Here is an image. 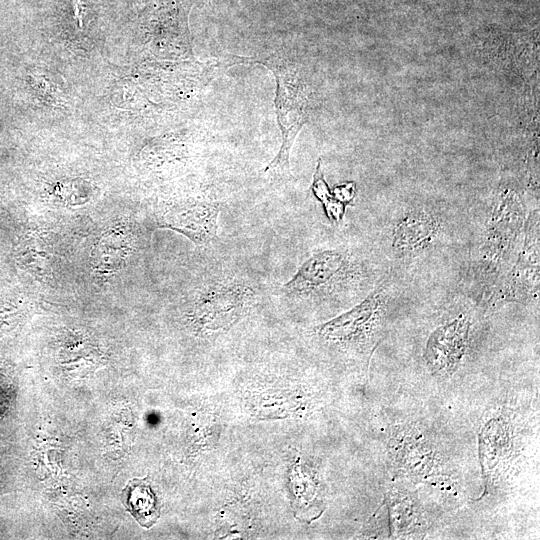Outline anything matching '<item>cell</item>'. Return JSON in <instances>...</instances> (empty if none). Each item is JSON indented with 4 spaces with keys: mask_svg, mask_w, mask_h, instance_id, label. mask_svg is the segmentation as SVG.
Wrapping results in <instances>:
<instances>
[{
    "mask_svg": "<svg viewBox=\"0 0 540 540\" xmlns=\"http://www.w3.org/2000/svg\"><path fill=\"white\" fill-rule=\"evenodd\" d=\"M257 296L256 287L244 278L212 279L194 295L190 307L192 322L205 333L227 329L247 313Z\"/></svg>",
    "mask_w": 540,
    "mask_h": 540,
    "instance_id": "5",
    "label": "cell"
},
{
    "mask_svg": "<svg viewBox=\"0 0 540 540\" xmlns=\"http://www.w3.org/2000/svg\"><path fill=\"white\" fill-rule=\"evenodd\" d=\"M123 501L140 525L151 527L159 517L157 498L144 481L133 480L123 491Z\"/></svg>",
    "mask_w": 540,
    "mask_h": 540,
    "instance_id": "11",
    "label": "cell"
},
{
    "mask_svg": "<svg viewBox=\"0 0 540 540\" xmlns=\"http://www.w3.org/2000/svg\"><path fill=\"white\" fill-rule=\"evenodd\" d=\"M363 260L341 248L313 252L283 285L282 293L292 299H327L361 291L377 283Z\"/></svg>",
    "mask_w": 540,
    "mask_h": 540,
    "instance_id": "3",
    "label": "cell"
},
{
    "mask_svg": "<svg viewBox=\"0 0 540 540\" xmlns=\"http://www.w3.org/2000/svg\"><path fill=\"white\" fill-rule=\"evenodd\" d=\"M389 279L381 278L350 310L319 325L318 336L342 348L369 350L377 342L393 294Z\"/></svg>",
    "mask_w": 540,
    "mask_h": 540,
    "instance_id": "4",
    "label": "cell"
},
{
    "mask_svg": "<svg viewBox=\"0 0 540 540\" xmlns=\"http://www.w3.org/2000/svg\"><path fill=\"white\" fill-rule=\"evenodd\" d=\"M246 63L266 66L276 79L275 108L282 142L265 172L276 176L287 175L290 173L291 148L298 133L309 121L313 108V91L305 65L296 51L288 48L257 57L232 56L230 65Z\"/></svg>",
    "mask_w": 540,
    "mask_h": 540,
    "instance_id": "1",
    "label": "cell"
},
{
    "mask_svg": "<svg viewBox=\"0 0 540 540\" xmlns=\"http://www.w3.org/2000/svg\"><path fill=\"white\" fill-rule=\"evenodd\" d=\"M527 217L523 202L511 192L500 194L487 213L475 263L478 290L487 299L517 252Z\"/></svg>",
    "mask_w": 540,
    "mask_h": 540,
    "instance_id": "2",
    "label": "cell"
},
{
    "mask_svg": "<svg viewBox=\"0 0 540 540\" xmlns=\"http://www.w3.org/2000/svg\"><path fill=\"white\" fill-rule=\"evenodd\" d=\"M521 246L513 265L494 288L489 301L496 303L523 302L539 294V212L527 217Z\"/></svg>",
    "mask_w": 540,
    "mask_h": 540,
    "instance_id": "6",
    "label": "cell"
},
{
    "mask_svg": "<svg viewBox=\"0 0 540 540\" xmlns=\"http://www.w3.org/2000/svg\"><path fill=\"white\" fill-rule=\"evenodd\" d=\"M23 247L20 257L27 267L39 274H46L51 263V253L45 242L38 237L30 238Z\"/></svg>",
    "mask_w": 540,
    "mask_h": 540,
    "instance_id": "13",
    "label": "cell"
},
{
    "mask_svg": "<svg viewBox=\"0 0 540 540\" xmlns=\"http://www.w3.org/2000/svg\"><path fill=\"white\" fill-rule=\"evenodd\" d=\"M471 317L460 311L438 325L430 334L425 359L439 372H453L464 358L469 346Z\"/></svg>",
    "mask_w": 540,
    "mask_h": 540,
    "instance_id": "9",
    "label": "cell"
},
{
    "mask_svg": "<svg viewBox=\"0 0 540 540\" xmlns=\"http://www.w3.org/2000/svg\"><path fill=\"white\" fill-rule=\"evenodd\" d=\"M441 212L427 206H411L400 212L389 231L392 253L401 259L414 258L440 243L445 224Z\"/></svg>",
    "mask_w": 540,
    "mask_h": 540,
    "instance_id": "7",
    "label": "cell"
},
{
    "mask_svg": "<svg viewBox=\"0 0 540 540\" xmlns=\"http://www.w3.org/2000/svg\"><path fill=\"white\" fill-rule=\"evenodd\" d=\"M133 247L134 237L129 229L109 230L101 237L93 252L95 268L106 273L115 271L131 255Z\"/></svg>",
    "mask_w": 540,
    "mask_h": 540,
    "instance_id": "10",
    "label": "cell"
},
{
    "mask_svg": "<svg viewBox=\"0 0 540 540\" xmlns=\"http://www.w3.org/2000/svg\"><path fill=\"white\" fill-rule=\"evenodd\" d=\"M333 196L345 205L352 202L356 194V186L353 182H345L336 186L332 192Z\"/></svg>",
    "mask_w": 540,
    "mask_h": 540,
    "instance_id": "14",
    "label": "cell"
},
{
    "mask_svg": "<svg viewBox=\"0 0 540 540\" xmlns=\"http://www.w3.org/2000/svg\"><path fill=\"white\" fill-rule=\"evenodd\" d=\"M220 203L192 199L165 206L157 214V224L186 236L197 246H208L218 239Z\"/></svg>",
    "mask_w": 540,
    "mask_h": 540,
    "instance_id": "8",
    "label": "cell"
},
{
    "mask_svg": "<svg viewBox=\"0 0 540 540\" xmlns=\"http://www.w3.org/2000/svg\"><path fill=\"white\" fill-rule=\"evenodd\" d=\"M311 191L322 204L327 218L333 223L342 222L346 205L338 201L329 189L322 172L320 159L317 162L313 175Z\"/></svg>",
    "mask_w": 540,
    "mask_h": 540,
    "instance_id": "12",
    "label": "cell"
}]
</instances>
